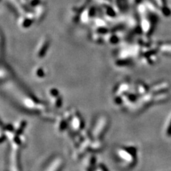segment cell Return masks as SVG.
<instances>
[{
    "mask_svg": "<svg viewBox=\"0 0 171 171\" xmlns=\"http://www.w3.org/2000/svg\"><path fill=\"white\" fill-rule=\"evenodd\" d=\"M41 115L43 119L46 120H49V121H52V120H56V115H55L53 112L51 111H44L41 113Z\"/></svg>",
    "mask_w": 171,
    "mask_h": 171,
    "instance_id": "19",
    "label": "cell"
},
{
    "mask_svg": "<svg viewBox=\"0 0 171 171\" xmlns=\"http://www.w3.org/2000/svg\"><path fill=\"white\" fill-rule=\"evenodd\" d=\"M104 147V143L101 139H93L90 144L89 151L96 152L101 151Z\"/></svg>",
    "mask_w": 171,
    "mask_h": 171,
    "instance_id": "14",
    "label": "cell"
},
{
    "mask_svg": "<svg viewBox=\"0 0 171 171\" xmlns=\"http://www.w3.org/2000/svg\"><path fill=\"white\" fill-rule=\"evenodd\" d=\"M165 133L168 136H171V115L168 119L167 124H166Z\"/></svg>",
    "mask_w": 171,
    "mask_h": 171,
    "instance_id": "23",
    "label": "cell"
},
{
    "mask_svg": "<svg viewBox=\"0 0 171 171\" xmlns=\"http://www.w3.org/2000/svg\"><path fill=\"white\" fill-rule=\"evenodd\" d=\"M69 125L73 133L80 132L84 129V121L81 115L76 110H72V117L69 121Z\"/></svg>",
    "mask_w": 171,
    "mask_h": 171,
    "instance_id": "3",
    "label": "cell"
},
{
    "mask_svg": "<svg viewBox=\"0 0 171 171\" xmlns=\"http://www.w3.org/2000/svg\"><path fill=\"white\" fill-rule=\"evenodd\" d=\"M27 125V122L25 120H20V121L16 122L15 126H14V129L16 133L22 134L24 132V129L26 128Z\"/></svg>",
    "mask_w": 171,
    "mask_h": 171,
    "instance_id": "16",
    "label": "cell"
},
{
    "mask_svg": "<svg viewBox=\"0 0 171 171\" xmlns=\"http://www.w3.org/2000/svg\"><path fill=\"white\" fill-rule=\"evenodd\" d=\"M23 105L27 109L34 110L36 111V106L38 104V102H36L33 98L30 97H25L23 98Z\"/></svg>",
    "mask_w": 171,
    "mask_h": 171,
    "instance_id": "15",
    "label": "cell"
},
{
    "mask_svg": "<svg viewBox=\"0 0 171 171\" xmlns=\"http://www.w3.org/2000/svg\"><path fill=\"white\" fill-rule=\"evenodd\" d=\"M96 158L94 155L92 153H89L88 155L86 154L84 160L82 161V165L84 166V169L86 170H95L96 166Z\"/></svg>",
    "mask_w": 171,
    "mask_h": 171,
    "instance_id": "9",
    "label": "cell"
},
{
    "mask_svg": "<svg viewBox=\"0 0 171 171\" xmlns=\"http://www.w3.org/2000/svg\"><path fill=\"white\" fill-rule=\"evenodd\" d=\"M48 95L50 97V98H55V97L60 96V94H59V90L56 89V88L52 87V88H50V89H48Z\"/></svg>",
    "mask_w": 171,
    "mask_h": 171,
    "instance_id": "22",
    "label": "cell"
},
{
    "mask_svg": "<svg viewBox=\"0 0 171 171\" xmlns=\"http://www.w3.org/2000/svg\"><path fill=\"white\" fill-rule=\"evenodd\" d=\"M36 19L35 14L31 12H26L19 19V25L22 29H27L31 27L33 21Z\"/></svg>",
    "mask_w": 171,
    "mask_h": 171,
    "instance_id": "7",
    "label": "cell"
},
{
    "mask_svg": "<svg viewBox=\"0 0 171 171\" xmlns=\"http://www.w3.org/2000/svg\"><path fill=\"white\" fill-rule=\"evenodd\" d=\"M49 46V40L47 36H44V37L39 41L37 47L36 48V56L39 59H41L45 56L47 54V50Z\"/></svg>",
    "mask_w": 171,
    "mask_h": 171,
    "instance_id": "5",
    "label": "cell"
},
{
    "mask_svg": "<svg viewBox=\"0 0 171 171\" xmlns=\"http://www.w3.org/2000/svg\"><path fill=\"white\" fill-rule=\"evenodd\" d=\"M51 102L53 104V106L56 108H60L61 107L62 103H63V100H62V98L61 96H59L57 97H55V98H51Z\"/></svg>",
    "mask_w": 171,
    "mask_h": 171,
    "instance_id": "21",
    "label": "cell"
},
{
    "mask_svg": "<svg viewBox=\"0 0 171 171\" xmlns=\"http://www.w3.org/2000/svg\"><path fill=\"white\" fill-rule=\"evenodd\" d=\"M95 170H108V168L106 167V165L103 163H98V165H96Z\"/></svg>",
    "mask_w": 171,
    "mask_h": 171,
    "instance_id": "24",
    "label": "cell"
},
{
    "mask_svg": "<svg viewBox=\"0 0 171 171\" xmlns=\"http://www.w3.org/2000/svg\"><path fill=\"white\" fill-rule=\"evenodd\" d=\"M136 89H137V93L140 96L145 95V94L148 93L150 91V87L144 82H138L137 86H136Z\"/></svg>",
    "mask_w": 171,
    "mask_h": 171,
    "instance_id": "17",
    "label": "cell"
},
{
    "mask_svg": "<svg viewBox=\"0 0 171 171\" xmlns=\"http://www.w3.org/2000/svg\"><path fill=\"white\" fill-rule=\"evenodd\" d=\"M158 52L165 56H171V42H161L155 44Z\"/></svg>",
    "mask_w": 171,
    "mask_h": 171,
    "instance_id": "10",
    "label": "cell"
},
{
    "mask_svg": "<svg viewBox=\"0 0 171 171\" xmlns=\"http://www.w3.org/2000/svg\"><path fill=\"white\" fill-rule=\"evenodd\" d=\"M130 91V84L127 81L121 82L114 89V96H123Z\"/></svg>",
    "mask_w": 171,
    "mask_h": 171,
    "instance_id": "11",
    "label": "cell"
},
{
    "mask_svg": "<svg viewBox=\"0 0 171 171\" xmlns=\"http://www.w3.org/2000/svg\"><path fill=\"white\" fill-rule=\"evenodd\" d=\"M109 119L106 115L102 114L97 118L91 131V136L93 139H101L108 128Z\"/></svg>",
    "mask_w": 171,
    "mask_h": 171,
    "instance_id": "2",
    "label": "cell"
},
{
    "mask_svg": "<svg viewBox=\"0 0 171 171\" xmlns=\"http://www.w3.org/2000/svg\"><path fill=\"white\" fill-rule=\"evenodd\" d=\"M91 38L94 41H95L96 43L98 44H100L104 41V36H103L102 34L96 31L91 34Z\"/></svg>",
    "mask_w": 171,
    "mask_h": 171,
    "instance_id": "18",
    "label": "cell"
},
{
    "mask_svg": "<svg viewBox=\"0 0 171 171\" xmlns=\"http://www.w3.org/2000/svg\"><path fill=\"white\" fill-rule=\"evenodd\" d=\"M138 149L133 145H126L116 149V156L121 161V165L124 168H131L136 163V154Z\"/></svg>",
    "mask_w": 171,
    "mask_h": 171,
    "instance_id": "1",
    "label": "cell"
},
{
    "mask_svg": "<svg viewBox=\"0 0 171 171\" xmlns=\"http://www.w3.org/2000/svg\"><path fill=\"white\" fill-rule=\"evenodd\" d=\"M170 89V84L166 81H162L157 82L150 87V91L152 94H156L162 92L168 91Z\"/></svg>",
    "mask_w": 171,
    "mask_h": 171,
    "instance_id": "8",
    "label": "cell"
},
{
    "mask_svg": "<svg viewBox=\"0 0 171 171\" xmlns=\"http://www.w3.org/2000/svg\"><path fill=\"white\" fill-rule=\"evenodd\" d=\"M55 121H56V129L59 132H64L68 128L69 122L64 119L63 115H57Z\"/></svg>",
    "mask_w": 171,
    "mask_h": 171,
    "instance_id": "12",
    "label": "cell"
},
{
    "mask_svg": "<svg viewBox=\"0 0 171 171\" xmlns=\"http://www.w3.org/2000/svg\"><path fill=\"white\" fill-rule=\"evenodd\" d=\"M64 165V159L61 156H56L50 161L49 163L47 165V167H45L44 170L49 171H58L62 169Z\"/></svg>",
    "mask_w": 171,
    "mask_h": 171,
    "instance_id": "6",
    "label": "cell"
},
{
    "mask_svg": "<svg viewBox=\"0 0 171 171\" xmlns=\"http://www.w3.org/2000/svg\"><path fill=\"white\" fill-rule=\"evenodd\" d=\"M34 75L38 78H42L44 77H45L46 72H45L44 69L43 67L38 66V67H36L35 69H34Z\"/></svg>",
    "mask_w": 171,
    "mask_h": 171,
    "instance_id": "20",
    "label": "cell"
},
{
    "mask_svg": "<svg viewBox=\"0 0 171 171\" xmlns=\"http://www.w3.org/2000/svg\"><path fill=\"white\" fill-rule=\"evenodd\" d=\"M170 94L168 91L162 92V93L154 94L153 99H152V103H165L170 99Z\"/></svg>",
    "mask_w": 171,
    "mask_h": 171,
    "instance_id": "13",
    "label": "cell"
},
{
    "mask_svg": "<svg viewBox=\"0 0 171 171\" xmlns=\"http://www.w3.org/2000/svg\"><path fill=\"white\" fill-rule=\"evenodd\" d=\"M20 147L11 145V149L10 154V169L11 170H19V152Z\"/></svg>",
    "mask_w": 171,
    "mask_h": 171,
    "instance_id": "4",
    "label": "cell"
}]
</instances>
